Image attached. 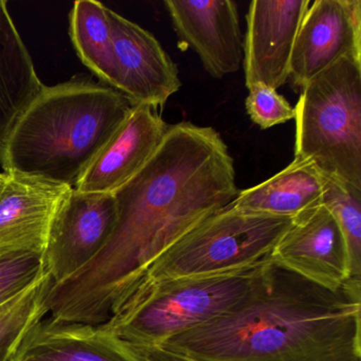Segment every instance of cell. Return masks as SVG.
I'll use <instances>...</instances> for the list:
<instances>
[{"instance_id":"cell-1","label":"cell","mask_w":361,"mask_h":361,"mask_svg":"<svg viewBox=\"0 0 361 361\" xmlns=\"http://www.w3.org/2000/svg\"><path fill=\"white\" fill-rule=\"evenodd\" d=\"M238 192L233 158L214 128L169 126L145 168L114 193L117 221L105 246L71 278L50 285L47 316L106 322L164 251Z\"/></svg>"},{"instance_id":"cell-2","label":"cell","mask_w":361,"mask_h":361,"mask_svg":"<svg viewBox=\"0 0 361 361\" xmlns=\"http://www.w3.org/2000/svg\"><path fill=\"white\" fill-rule=\"evenodd\" d=\"M361 281L329 290L270 261L219 316L170 338L195 361H361Z\"/></svg>"},{"instance_id":"cell-3","label":"cell","mask_w":361,"mask_h":361,"mask_svg":"<svg viewBox=\"0 0 361 361\" xmlns=\"http://www.w3.org/2000/svg\"><path fill=\"white\" fill-rule=\"evenodd\" d=\"M133 107L115 88L86 78L44 85L0 143V166L75 188Z\"/></svg>"},{"instance_id":"cell-4","label":"cell","mask_w":361,"mask_h":361,"mask_svg":"<svg viewBox=\"0 0 361 361\" xmlns=\"http://www.w3.org/2000/svg\"><path fill=\"white\" fill-rule=\"evenodd\" d=\"M295 109V158L361 189V61L342 59L319 73Z\"/></svg>"},{"instance_id":"cell-5","label":"cell","mask_w":361,"mask_h":361,"mask_svg":"<svg viewBox=\"0 0 361 361\" xmlns=\"http://www.w3.org/2000/svg\"><path fill=\"white\" fill-rule=\"evenodd\" d=\"M261 265L219 276L143 281L100 326L128 343L162 344L238 303Z\"/></svg>"},{"instance_id":"cell-6","label":"cell","mask_w":361,"mask_h":361,"mask_svg":"<svg viewBox=\"0 0 361 361\" xmlns=\"http://www.w3.org/2000/svg\"><path fill=\"white\" fill-rule=\"evenodd\" d=\"M293 217L242 212L228 204L164 251L140 282L219 276L257 267L269 257Z\"/></svg>"},{"instance_id":"cell-7","label":"cell","mask_w":361,"mask_h":361,"mask_svg":"<svg viewBox=\"0 0 361 361\" xmlns=\"http://www.w3.org/2000/svg\"><path fill=\"white\" fill-rule=\"evenodd\" d=\"M116 221L114 194L73 189L56 212L44 252L52 284L71 278L90 263L106 244Z\"/></svg>"},{"instance_id":"cell-8","label":"cell","mask_w":361,"mask_h":361,"mask_svg":"<svg viewBox=\"0 0 361 361\" xmlns=\"http://www.w3.org/2000/svg\"><path fill=\"white\" fill-rule=\"evenodd\" d=\"M342 59L361 61V1L316 0L300 26L288 81L301 90Z\"/></svg>"},{"instance_id":"cell-9","label":"cell","mask_w":361,"mask_h":361,"mask_svg":"<svg viewBox=\"0 0 361 361\" xmlns=\"http://www.w3.org/2000/svg\"><path fill=\"white\" fill-rule=\"evenodd\" d=\"M269 259L329 290H338L350 280L343 235L333 213L321 202L293 217Z\"/></svg>"},{"instance_id":"cell-10","label":"cell","mask_w":361,"mask_h":361,"mask_svg":"<svg viewBox=\"0 0 361 361\" xmlns=\"http://www.w3.org/2000/svg\"><path fill=\"white\" fill-rule=\"evenodd\" d=\"M310 0H255L247 12L243 43L247 88L278 90L289 80L291 56Z\"/></svg>"},{"instance_id":"cell-11","label":"cell","mask_w":361,"mask_h":361,"mask_svg":"<svg viewBox=\"0 0 361 361\" xmlns=\"http://www.w3.org/2000/svg\"><path fill=\"white\" fill-rule=\"evenodd\" d=\"M113 88L134 105L157 109L181 87L178 69L152 33L111 10Z\"/></svg>"},{"instance_id":"cell-12","label":"cell","mask_w":361,"mask_h":361,"mask_svg":"<svg viewBox=\"0 0 361 361\" xmlns=\"http://www.w3.org/2000/svg\"><path fill=\"white\" fill-rule=\"evenodd\" d=\"M164 6L179 47L194 50L211 77L221 79L240 69L243 41L234 1L166 0Z\"/></svg>"},{"instance_id":"cell-13","label":"cell","mask_w":361,"mask_h":361,"mask_svg":"<svg viewBox=\"0 0 361 361\" xmlns=\"http://www.w3.org/2000/svg\"><path fill=\"white\" fill-rule=\"evenodd\" d=\"M5 174L0 189V250L45 252L56 212L73 188L42 177Z\"/></svg>"},{"instance_id":"cell-14","label":"cell","mask_w":361,"mask_h":361,"mask_svg":"<svg viewBox=\"0 0 361 361\" xmlns=\"http://www.w3.org/2000/svg\"><path fill=\"white\" fill-rule=\"evenodd\" d=\"M169 126L154 107L134 105L73 189L82 193H115L151 160Z\"/></svg>"},{"instance_id":"cell-15","label":"cell","mask_w":361,"mask_h":361,"mask_svg":"<svg viewBox=\"0 0 361 361\" xmlns=\"http://www.w3.org/2000/svg\"><path fill=\"white\" fill-rule=\"evenodd\" d=\"M9 361H134L126 342L100 325L46 316L23 339Z\"/></svg>"},{"instance_id":"cell-16","label":"cell","mask_w":361,"mask_h":361,"mask_svg":"<svg viewBox=\"0 0 361 361\" xmlns=\"http://www.w3.org/2000/svg\"><path fill=\"white\" fill-rule=\"evenodd\" d=\"M324 185L325 176L312 161L295 158L278 174L238 192L229 206L242 212L295 217L320 204Z\"/></svg>"},{"instance_id":"cell-17","label":"cell","mask_w":361,"mask_h":361,"mask_svg":"<svg viewBox=\"0 0 361 361\" xmlns=\"http://www.w3.org/2000/svg\"><path fill=\"white\" fill-rule=\"evenodd\" d=\"M43 86L8 3L0 0V143Z\"/></svg>"},{"instance_id":"cell-18","label":"cell","mask_w":361,"mask_h":361,"mask_svg":"<svg viewBox=\"0 0 361 361\" xmlns=\"http://www.w3.org/2000/svg\"><path fill=\"white\" fill-rule=\"evenodd\" d=\"M111 9L96 0H78L71 12V37L84 65L113 87L114 54Z\"/></svg>"},{"instance_id":"cell-19","label":"cell","mask_w":361,"mask_h":361,"mask_svg":"<svg viewBox=\"0 0 361 361\" xmlns=\"http://www.w3.org/2000/svg\"><path fill=\"white\" fill-rule=\"evenodd\" d=\"M50 285L46 271L26 290L0 305V361H9L27 333L47 316L45 298Z\"/></svg>"},{"instance_id":"cell-20","label":"cell","mask_w":361,"mask_h":361,"mask_svg":"<svg viewBox=\"0 0 361 361\" xmlns=\"http://www.w3.org/2000/svg\"><path fill=\"white\" fill-rule=\"evenodd\" d=\"M321 204L331 210L341 230L350 280L361 281V189L325 177Z\"/></svg>"},{"instance_id":"cell-21","label":"cell","mask_w":361,"mask_h":361,"mask_svg":"<svg viewBox=\"0 0 361 361\" xmlns=\"http://www.w3.org/2000/svg\"><path fill=\"white\" fill-rule=\"evenodd\" d=\"M45 272L44 252L0 250V305L26 290Z\"/></svg>"},{"instance_id":"cell-22","label":"cell","mask_w":361,"mask_h":361,"mask_svg":"<svg viewBox=\"0 0 361 361\" xmlns=\"http://www.w3.org/2000/svg\"><path fill=\"white\" fill-rule=\"evenodd\" d=\"M248 90L247 114L251 121L262 130H267L295 119V107L291 106L288 101L278 94L276 90L263 84H255Z\"/></svg>"},{"instance_id":"cell-23","label":"cell","mask_w":361,"mask_h":361,"mask_svg":"<svg viewBox=\"0 0 361 361\" xmlns=\"http://www.w3.org/2000/svg\"><path fill=\"white\" fill-rule=\"evenodd\" d=\"M126 343L134 361H195L158 344Z\"/></svg>"},{"instance_id":"cell-24","label":"cell","mask_w":361,"mask_h":361,"mask_svg":"<svg viewBox=\"0 0 361 361\" xmlns=\"http://www.w3.org/2000/svg\"><path fill=\"white\" fill-rule=\"evenodd\" d=\"M5 177H6L5 172L0 173V189H1V187H3L4 181H5Z\"/></svg>"}]
</instances>
